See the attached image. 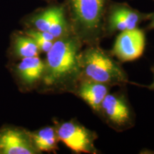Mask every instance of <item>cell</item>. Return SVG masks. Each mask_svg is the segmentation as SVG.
Returning a JSON list of instances; mask_svg holds the SVG:
<instances>
[{"label":"cell","instance_id":"6da1fadb","mask_svg":"<svg viewBox=\"0 0 154 154\" xmlns=\"http://www.w3.org/2000/svg\"><path fill=\"white\" fill-rule=\"evenodd\" d=\"M83 47L73 34L54 42L47 52L41 82L46 89L73 94L82 78L79 58Z\"/></svg>","mask_w":154,"mask_h":154},{"label":"cell","instance_id":"7a4b0ae2","mask_svg":"<svg viewBox=\"0 0 154 154\" xmlns=\"http://www.w3.org/2000/svg\"><path fill=\"white\" fill-rule=\"evenodd\" d=\"M111 0H66L64 5L72 32L83 45H99Z\"/></svg>","mask_w":154,"mask_h":154},{"label":"cell","instance_id":"3957f363","mask_svg":"<svg viewBox=\"0 0 154 154\" xmlns=\"http://www.w3.org/2000/svg\"><path fill=\"white\" fill-rule=\"evenodd\" d=\"M82 78L113 86L125 87L132 84L128 74L116 60L110 51H106L99 45L85 46L79 58Z\"/></svg>","mask_w":154,"mask_h":154},{"label":"cell","instance_id":"277c9868","mask_svg":"<svg viewBox=\"0 0 154 154\" xmlns=\"http://www.w3.org/2000/svg\"><path fill=\"white\" fill-rule=\"evenodd\" d=\"M105 124L116 131L122 132L135 125L136 116L126 93H109L102 102L99 113Z\"/></svg>","mask_w":154,"mask_h":154},{"label":"cell","instance_id":"5b68a950","mask_svg":"<svg viewBox=\"0 0 154 154\" xmlns=\"http://www.w3.org/2000/svg\"><path fill=\"white\" fill-rule=\"evenodd\" d=\"M56 127L59 141L74 153L97 154L100 152L96 148L95 141L98 135L88 129L76 119L57 123Z\"/></svg>","mask_w":154,"mask_h":154},{"label":"cell","instance_id":"8992f818","mask_svg":"<svg viewBox=\"0 0 154 154\" xmlns=\"http://www.w3.org/2000/svg\"><path fill=\"white\" fill-rule=\"evenodd\" d=\"M151 15V13L141 12L127 3L110 1L105 18L104 36L137 28L142 22L149 21Z\"/></svg>","mask_w":154,"mask_h":154},{"label":"cell","instance_id":"52a82bcc","mask_svg":"<svg viewBox=\"0 0 154 154\" xmlns=\"http://www.w3.org/2000/svg\"><path fill=\"white\" fill-rule=\"evenodd\" d=\"M29 29L48 32L56 39L72 34L64 4L40 9L27 19Z\"/></svg>","mask_w":154,"mask_h":154},{"label":"cell","instance_id":"ba28073f","mask_svg":"<svg viewBox=\"0 0 154 154\" xmlns=\"http://www.w3.org/2000/svg\"><path fill=\"white\" fill-rule=\"evenodd\" d=\"M146 46V30L137 27L119 32L110 52L119 62H129L143 55Z\"/></svg>","mask_w":154,"mask_h":154},{"label":"cell","instance_id":"9c48e42d","mask_svg":"<svg viewBox=\"0 0 154 154\" xmlns=\"http://www.w3.org/2000/svg\"><path fill=\"white\" fill-rule=\"evenodd\" d=\"M0 153H39L32 143L29 132L20 128H5L0 131Z\"/></svg>","mask_w":154,"mask_h":154},{"label":"cell","instance_id":"30bf717a","mask_svg":"<svg viewBox=\"0 0 154 154\" xmlns=\"http://www.w3.org/2000/svg\"><path fill=\"white\" fill-rule=\"evenodd\" d=\"M111 88L107 84L81 78L72 94L84 101L96 115H99L102 102Z\"/></svg>","mask_w":154,"mask_h":154},{"label":"cell","instance_id":"8fae6325","mask_svg":"<svg viewBox=\"0 0 154 154\" xmlns=\"http://www.w3.org/2000/svg\"><path fill=\"white\" fill-rule=\"evenodd\" d=\"M44 71V61L38 56L22 59L17 66V72L23 84L34 86L41 82Z\"/></svg>","mask_w":154,"mask_h":154},{"label":"cell","instance_id":"7c38bea8","mask_svg":"<svg viewBox=\"0 0 154 154\" xmlns=\"http://www.w3.org/2000/svg\"><path fill=\"white\" fill-rule=\"evenodd\" d=\"M32 143L36 149L41 152H54L59 149L56 127L46 126L34 132H29Z\"/></svg>","mask_w":154,"mask_h":154},{"label":"cell","instance_id":"4fadbf2b","mask_svg":"<svg viewBox=\"0 0 154 154\" xmlns=\"http://www.w3.org/2000/svg\"><path fill=\"white\" fill-rule=\"evenodd\" d=\"M14 50L15 54L21 59L36 57L40 53L35 41L24 32L15 36Z\"/></svg>","mask_w":154,"mask_h":154},{"label":"cell","instance_id":"5bb4252c","mask_svg":"<svg viewBox=\"0 0 154 154\" xmlns=\"http://www.w3.org/2000/svg\"><path fill=\"white\" fill-rule=\"evenodd\" d=\"M24 33L35 41L40 52L47 53L52 47L56 38L48 32H42L29 28Z\"/></svg>","mask_w":154,"mask_h":154},{"label":"cell","instance_id":"9a60e30c","mask_svg":"<svg viewBox=\"0 0 154 154\" xmlns=\"http://www.w3.org/2000/svg\"><path fill=\"white\" fill-rule=\"evenodd\" d=\"M151 71L152 72V73L153 74V82L151 83L150 85H140V84H134V83H133V84H135V85L136 86H141V87H145V88H147L148 89L151 90V91H154V66H152L151 68Z\"/></svg>","mask_w":154,"mask_h":154},{"label":"cell","instance_id":"2e32d148","mask_svg":"<svg viewBox=\"0 0 154 154\" xmlns=\"http://www.w3.org/2000/svg\"><path fill=\"white\" fill-rule=\"evenodd\" d=\"M149 23L146 26V30H154V12L151 13V17L149 19Z\"/></svg>","mask_w":154,"mask_h":154},{"label":"cell","instance_id":"e0dca14e","mask_svg":"<svg viewBox=\"0 0 154 154\" xmlns=\"http://www.w3.org/2000/svg\"><path fill=\"white\" fill-rule=\"evenodd\" d=\"M46 1H48V2H51V1H54V0H46Z\"/></svg>","mask_w":154,"mask_h":154},{"label":"cell","instance_id":"ac0fdd59","mask_svg":"<svg viewBox=\"0 0 154 154\" xmlns=\"http://www.w3.org/2000/svg\"><path fill=\"white\" fill-rule=\"evenodd\" d=\"M153 1H154V0H153Z\"/></svg>","mask_w":154,"mask_h":154}]
</instances>
